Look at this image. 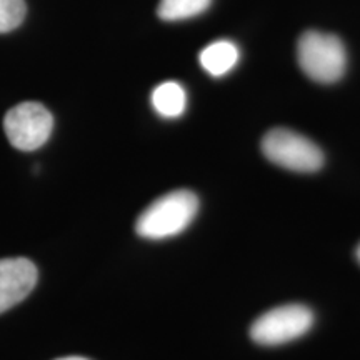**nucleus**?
I'll return each mask as SVG.
<instances>
[{
  "label": "nucleus",
  "mask_w": 360,
  "mask_h": 360,
  "mask_svg": "<svg viewBox=\"0 0 360 360\" xmlns=\"http://www.w3.org/2000/svg\"><path fill=\"white\" fill-rule=\"evenodd\" d=\"M37 277V267L29 259H0V314L22 302L34 290Z\"/></svg>",
  "instance_id": "6"
},
{
  "label": "nucleus",
  "mask_w": 360,
  "mask_h": 360,
  "mask_svg": "<svg viewBox=\"0 0 360 360\" xmlns=\"http://www.w3.org/2000/svg\"><path fill=\"white\" fill-rule=\"evenodd\" d=\"M152 107L164 119H177L186 112L187 94L179 82L169 80L157 85L152 92Z\"/></svg>",
  "instance_id": "8"
},
{
  "label": "nucleus",
  "mask_w": 360,
  "mask_h": 360,
  "mask_svg": "<svg viewBox=\"0 0 360 360\" xmlns=\"http://www.w3.org/2000/svg\"><path fill=\"white\" fill-rule=\"evenodd\" d=\"M56 360H89V359L79 357V355H72V357H62V359H56Z\"/></svg>",
  "instance_id": "11"
},
{
  "label": "nucleus",
  "mask_w": 360,
  "mask_h": 360,
  "mask_svg": "<svg viewBox=\"0 0 360 360\" xmlns=\"http://www.w3.org/2000/svg\"><path fill=\"white\" fill-rule=\"evenodd\" d=\"M53 129V117L42 103L24 102L12 107L4 119L8 142L24 152L37 150L49 141Z\"/></svg>",
  "instance_id": "5"
},
{
  "label": "nucleus",
  "mask_w": 360,
  "mask_h": 360,
  "mask_svg": "<svg viewBox=\"0 0 360 360\" xmlns=\"http://www.w3.org/2000/svg\"><path fill=\"white\" fill-rule=\"evenodd\" d=\"M240 51L232 40H215L202 49L199 60L202 69L212 77H224L237 65Z\"/></svg>",
  "instance_id": "7"
},
{
  "label": "nucleus",
  "mask_w": 360,
  "mask_h": 360,
  "mask_svg": "<svg viewBox=\"0 0 360 360\" xmlns=\"http://www.w3.org/2000/svg\"><path fill=\"white\" fill-rule=\"evenodd\" d=\"M314 323L312 310L300 304L276 307L252 323L250 337L255 344L265 347L287 344L307 334Z\"/></svg>",
  "instance_id": "4"
},
{
  "label": "nucleus",
  "mask_w": 360,
  "mask_h": 360,
  "mask_svg": "<svg viewBox=\"0 0 360 360\" xmlns=\"http://www.w3.org/2000/svg\"><path fill=\"white\" fill-rule=\"evenodd\" d=\"M297 60L309 79L319 84H334L347 69V51L339 37L309 30L297 44Z\"/></svg>",
  "instance_id": "2"
},
{
  "label": "nucleus",
  "mask_w": 360,
  "mask_h": 360,
  "mask_svg": "<svg viewBox=\"0 0 360 360\" xmlns=\"http://www.w3.org/2000/svg\"><path fill=\"white\" fill-rule=\"evenodd\" d=\"M260 147L265 159L292 172L312 174L323 165V154L319 146L294 130H270L264 135Z\"/></svg>",
  "instance_id": "3"
},
{
  "label": "nucleus",
  "mask_w": 360,
  "mask_h": 360,
  "mask_svg": "<svg viewBox=\"0 0 360 360\" xmlns=\"http://www.w3.org/2000/svg\"><path fill=\"white\" fill-rule=\"evenodd\" d=\"M24 0H0V34L12 32L25 19Z\"/></svg>",
  "instance_id": "10"
},
{
  "label": "nucleus",
  "mask_w": 360,
  "mask_h": 360,
  "mask_svg": "<svg viewBox=\"0 0 360 360\" xmlns=\"http://www.w3.org/2000/svg\"><path fill=\"white\" fill-rule=\"evenodd\" d=\"M355 254H357V259H359V262H360V245L357 247V252H355Z\"/></svg>",
  "instance_id": "12"
},
{
  "label": "nucleus",
  "mask_w": 360,
  "mask_h": 360,
  "mask_svg": "<svg viewBox=\"0 0 360 360\" xmlns=\"http://www.w3.org/2000/svg\"><path fill=\"white\" fill-rule=\"evenodd\" d=\"M210 4L212 0H160L157 13L165 22L187 20L204 13Z\"/></svg>",
  "instance_id": "9"
},
{
  "label": "nucleus",
  "mask_w": 360,
  "mask_h": 360,
  "mask_svg": "<svg viewBox=\"0 0 360 360\" xmlns=\"http://www.w3.org/2000/svg\"><path fill=\"white\" fill-rule=\"evenodd\" d=\"M199 212V199L191 191H172L152 202L135 222V232L148 240H162L184 232Z\"/></svg>",
  "instance_id": "1"
}]
</instances>
